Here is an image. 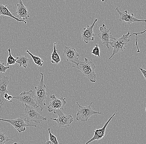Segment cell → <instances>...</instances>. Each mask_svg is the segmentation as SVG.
<instances>
[{
    "label": "cell",
    "instance_id": "4",
    "mask_svg": "<svg viewBox=\"0 0 146 144\" xmlns=\"http://www.w3.org/2000/svg\"><path fill=\"white\" fill-rule=\"evenodd\" d=\"M76 103L78 106L76 113V121H81L82 122H86L93 115L101 114L100 112L96 111L93 110L91 108V105L93 102H91L89 105H85L84 106L80 105L77 102H76Z\"/></svg>",
    "mask_w": 146,
    "mask_h": 144
},
{
    "label": "cell",
    "instance_id": "21",
    "mask_svg": "<svg viewBox=\"0 0 146 144\" xmlns=\"http://www.w3.org/2000/svg\"><path fill=\"white\" fill-rule=\"evenodd\" d=\"M8 50L9 53V56L8 57V58H7V66H9L10 65H14L16 63V59L12 56L11 54V49L10 48H9Z\"/></svg>",
    "mask_w": 146,
    "mask_h": 144
},
{
    "label": "cell",
    "instance_id": "3",
    "mask_svg": "<svg viewBox=\"0 0 146 144\" xmlns=\"http://www.w3.org/2000/svg\"><path fill=\"white\" fill-rule=\"evenodd\" d=\"M130 31H129L127 34H124L123 36L119 38H115L112 37L110 41L109 44L113 48V54L109 58V60H111V58L115 54L121 52H124L126 48L128 42L130 41L128 39L130 35Z\"/></svg>",
    "mask_w": 146,
    "mask_h": 144
},
{
    "label": "cell",
    "instance_id": "2",
    "mask_svg": "<svg viewBox=\"0 0 146 144\" xmlns=\"http://www.w3.org/2000/svg\"><path fill=\"white\" fill-rule=\"evenodd\" d=\"M41 79L38 82V86L35 87V97H36V108H40L41 111L45 108L46 104V100L47 99L48 92L46 91V86L44 81V75L40 73Z\"/></svg>",
    "mask_w": 146,
    "mask_h": 144
},
{
    "label": "cell",
    "instance_id": "28",
    "mask_svg": "<svg viewBox=\"0 0 146 144\" xmlns=\"http://www.w3.org/2000/svg\"><path fill=\"white\" fill-rule=\"evenodd\" d=\"M13 99V96H12L11 95H9L8 96V98H7V100L8 101L10 102H13L12 100Z\"/></svg>",
    "mask_w": 146,
    "mask_h": 144
},
{
    "label": "cell",
    "instance_id": "31",
    "mask_svg": "<svg viewBox=\"0 0 146 144\" xmlns=\"http://www.w3.org/2000/svg\"><path fill=\"white\" fill-rule=\"evenodd\" d=\"M13 144H21L19 143H13Z\"/></svg>",
    "mask_w": 146,
    "mask_h": 144
},
{
    "label": "cell",
    "instance_id": "30",
    "mask_svg": "<svg viewBox=\"0 0 146 144\" xmlns=\"http://www.w3.org/2000/svg\"><path fill=\"white\" fill-rule=\"evenodd\" d=\"M9 94H8V93H5L4 95V98L5 99L7 100V98H8V96H9Z\"/></svg>",
    "mask_w": 146,
    "mask_h": 144
},
{
    "label": "cell",
    "instance_id": "14",
    "mask_svg": "<svg viewBox=\"0 0 146 144\" xmlns=\"http://www.w3.org/2000/svg\"><path fill=\"white\" fill-rule=\"evenodd\" d=\"M10 83L9 78L8 76H3L0 79V108H2L6 100L4 99L5 93H9L7 87Z\"/></svg>",
    "mask_w": 146,
    "mask_h": 144
},
{
    "label": "cell",
    "instance_id": "26",
    "mask_svg": "<svg viewBox=\"0 0 146 144\" xmlns=\"http://www.w3.org/2000/svg\"><path fill=\"white\" fill-rule=\"evenodd\" d=\"M4 63H2L0 62V72L1 73H5L6 70L9 69V66H4Z\"/></svg>",
    "mask_w": 146,
    "mask_h": 144
},
{
    "label": "cell",
    "instance_id": "32",
    "mask_svg": "<svg viewBox=\"0 0 146 144\" xmlns=\"http://www.w3.org/2000/svg\"><path fill=\"white\" fill-rule=\"evenodd\" d=\"M100 1H102V2H104L105 0H100Z\"/></svg>",
    "mask_w": 146,
    "mask_h": 144
},
{
    "label": "cell",
    "instance_id": "15",
    "mask_svg": "<svg viewBox=\"0 0 146 144\" xmlns=\"http://www.w3.org/2000/svg\"><path fill=\"white\" fill-rule=\"evenodd\" d=\"M115 115V113H114L112 116L108 119V121L106 122L104 127L101 129H96L94 131V135L93 137L91 138L90 140H88L87 142L85 144H88L91 143V142L95 140H101L105 136V133H106V129L108 125V124L110 122L112 118Z\"/></svg>",
    "mask_w": 146,
    "mask_h": 144
},
{
    "label": "cell",
    "instance_id": "24",
    "mask_svg": "<svg viewBox=\"0 0 146 144\" xmlns=\"http://www.w3.org/2000/svg\"><path fill=\"white\" fill-rule=\"evenodd\" d=\"M91 54L94 55L95 57H100V48L98 44H96L93 50L91 51Z\"/></svg>",
    "mask_w": 146,
    "mask_h": 144
},
{
    "label": "cell",
    "instance_id": "27",
    "mask_svg": "<svg viewBox=\"0 0 146 144\" xmlns=\"http://www.w3.org/2000/svg\"><path fill=\"white\" fill-rule=\"evenodd\" d=\"M139 69L141 70V73L143 74V76L146 80V70L141 68H139Z\"/></svg>",
    "mask_w": 146,
    "mask_h": 144
},
{
    "label": "cell",
    "instance_id": "7",
    "mask_svg": "<svg viewBox=\"0 0 146 144\" xmlns=\"http://www.w3.org/2000/svg\"><path fill=\"white\" fill-rule=\"evenodd\" d=\"M55 114L58 115L57 118H51V120L56 121L57 125L61 127H67L70 126L73 122V117L71 115H66L64 114L62 110H56L54 111Z\"/></svg>",
    "mask_w": 146,
    "mask_h": 144
},
{
    "label": "cell",
    "instance_id": "20",
    "mask_svg": "<svg viewBox=\"0 0 146 144\" xmlns=\"http://www.w3.org/2000/svg\"><path fill=\"white\" fill-rule=\"evenodd\" d=\"M26 52L28 53L30 55V56H31L35 63L36 65H37L38 66H42L43 65V60H42V58L39 57L37 56H35L33 55L28 50H26Z\"/></svg>",
    "mask_w": 146,
    "mask_h": 144
},
{
    "label": "cell",
    "instance_id": "22",
    "mask_svg": "<svg viewBox=\"0 0 146 144\" xmlns=\"http://www.w3.org/2000/svg\"><path fill=\"white\" fill-rule=\"evenodd\" d=\"M9 141H13V140L10 139L5 135V133H2L0 130V144H5L6 142Z\"/></svg>",
    "mask_w": 146,
    "mask_h": 144
},
{
    "label": "cell",
    "instance_id": "23",
    "mask_svg": "<svg viewBox=\"0 0 146 144\" xmlns=\"http://www.w3.org/2000/svg\"><path fill=\"white\" fill-rule=\"evenodd\" d=\"M48 131H49V140H50L51 142H52V143L54 144H59V143H58L57 138L53 134H52L51 133L50 128H48Z\"/></svg>",
    "mask_w": 146,
    "mask_h": 144
},
{
    "label": "cell",
    "instance_id": "8",
    "mask_svg": "<svg viewBox=\"0 0 146 144\" xmlns=\"http://www.w3.org/2000/svg\"><path fill=\"white\" fill-rule=\"evenodd\" d=\"M50 104L48 107L49 112H52L56 110H63L64 105L67 103L66 101V98L63 96L61 98H58L55 95H52L50 96Z\"/></svg>",
    "mask_w": 146,
    "mask_h": 144
},
{
    "label": "cell",
    "instance_id": "10",
    "mask_svg": "<svg viewBox=\"0 0 146 144\" xmlns=\"http://www.w3.org/2000/svg\"><path fill=\"white\" fill-rule=\"evenodd\" d=\"M115 10L117 11L119 15V21L127 23L128 25H129L130 24L133 23L139 22H146V20H141L137 19L134 16L133 13H130L127 10L122 12L119 11L118 8H116Z\"/></svg>",
    "mask_w": 146,
    "mask_h": 144
},
{
    "label": "cell",
    "instance_id": "12",
    "mask_svg": "<svg viewBox=\"0 0 146 144\" xmlns=\"http://www.w3.org/2000/svg\"><path fill=\"white\" fill-rule=\"evenodd\" d=\"M62 56L66 60L75 63L76 65L79 60L78 57H80L79 54L74 48L67 47L66 46L64 47Z\"/></svg>",
    "mask_w": 146,
    "mask_h": 144
},
{
    "label": "cell",
    "instance_id": "5",
    "mask_svg": "<svg viewBox=\"0 0 146 144\" xmlns=\"http://www.w3.org/2000/svg\"><path fill=\"white\" fill-rule=\"evenodd\" d=\"M36 107L32 105L25 104V121L29 123L30 122H34L40 124L43 121L47 120L46 117L42 116L36 110Z\"/></svg>",
    "mask_w": 146,
    "mask_h": 144
},
{
    "label": "cell",
    "instance_id": "9",
    "mask_svg": "<svg viewBox=\"0 0 146 144\" xmlns=\"http://www.w3.org/2000/svg\"><path fill=\"white\" fill-rule=\"evenodd\" d=\"M0 121L8 122L13 125L19 133L24 132L26 130V127L27 126H34L36 127V125L33 124H29L25 123V117H19L13 120H6L1 119Z\"/></svg>",
    "mask_w": 146,
    "mask_h": 144
},
{
    "label": "cell",
    "instance_id": "11",
    "mask_svg": "<svg viewBox=\"0 0 146 144\" xmlns=\"http://www.w3.org/2000/svg\"><path fill=\"white\" fill-rule=\"evenodd\" d=\"M98 20V19H96L91 26L87 25L86 27L82 29L81 32L82 40L86 44L91 41H94V40L95 34L94 33V27Z\"/></svg>",
    "mask_w": 146,
    "mask_h": 144
},
{
    "label": "cell",
    "instance_id": "18",
    "mask_svg": "<svg viewBox=\"0 0 146 144\" xmlns=\"http://www.w3.org/2000/svg\"><path fill=\"white\" fill-rule=\"evenodd\" d=\"M56 43L54 44L53 51L51 55V62L53 64H58L60 63L61 61V58L57 52L56 49Z\"/></svg>",
    "mask_w": 146,
    "mask_h": 144
},
{
    "label": "cell",
    "instance_id": "19",
    "mask_svg": "<svg viewBox=\"0 0 146 144\" xmlns=\"http://www.w3.org/2000/svg\"><path fill=\"white\" fill-rule=\"evenodd\" d=\"M16 63L19 64L20 67L26 68L28 66L29 59L25 56H21L16 58Z\"/></svg>",
    "mask_w": 146,
    "mask_h": 144
},
{
    "label": "cell",
    "instance_id": "33",
    "mask_svg": "<svg viewBox=\"0 0 146 144\" xmlns=\"http://www.w3.org/2000/svg\"><path fill=\"white\" fill-rule=\"evenodd\" d=\"M145 111H146V109H145Z\"/></svg>",
    "mask_w": 146,
    "mask_h": 144
},
{
    "label": "cell",
    "instance_id": "29",
    "mask_svg": "<svg viewBox=\"0 0 146 144\" xmlns=\"http://www.w3.org/2000/svg\"><path fill=\"white\" fill-rule=\"evenodd\" d=\"M45 144H54L52 143V142H51L50 140H47L46 141L45 143Z\"/></svg>",
    "mask_w": 146,
    "mask_h": 144
},
{
    "label": "cell",
    "instance_id": "1",
    "mask_svg": "<svg viewBox=\"0 0 146 144\" xmlns=\"http://www.w3.org/2000/svg\"><path fill=\"white\" fill-rule=\"evenodd\" d=\"M76 66L72 65L73 67L81 70L84 76L86 77L91 82H96V75L95 72L96 66L94 63L85 58L84 61L78 60Z\"/></svg>",
    "mask_w": 146,
    "mask_h": 144
},
{
    "label": "cell",
    "instance_id": "17",
    "mask_svg": "<svg viewBox=\"0 0 146 144\" xmlns=\"http://www.w3.org/2000/svg\"><path fill=\"white\" fill-rule=\"evenodd\" d=\"M7 7V5H4L2 4H0V16L3 15V16H8V17H10V18L14 19L15 20H16L19 22H22L24 23L25 24H27V22L25 21H24V20H20V19L17 18V17H15L11 13V12L9 11Z\"/></svg>",
    "mask_w": 146,
    "mask_h": 144
},
{
    "label": "cell",
    "instance_id": "13",
    "mask_svg": "<svg viewBox=\"0 0 146 144\" xmlns=\"http://www.w3.org/2000/svg\"><path fill=\"white\" fill-rule=\"evenodd\" d=\"M110 27L109 29H108L104 24H103L101 27H100V32L98 34V36L102 41V44L104 45L108 48H109V43L110 39L113 37L110 32Z\"/></svg>",
    "mask_w": 146,
    "mask_h": 144
},
{
    "label": "cell",
    "instance_id": "16",
    "mask_svg": "<svg viewBox=\"0 0 146 144\" xmlns=\"http://www.w3.org/2000/svg\"><path fill=\"white\" fill-rule=\"evenodd\" d=\"M17 18L20 20H24L30 17V13L27 7L23 3L22 0H19V3L17 5Z\"/></svg>",
    "mask_w": 146,
    "mask_h": 144
},
{
    "label": "cell",
    "instance_id": "25",
    "mask_svg": "<svg viewBox=\"0 0 146 144\" xmlns=\"http://www.w3.org/2000/svg\"><path fill=\"white\" fill-rule=\"evenodd\" d=\"M146 32V29L145 30V31H143L141 32H139V33H133L132 34L130 35H129V37H131L132 35H135L136 36V46L137 49V53H139L140 52V50H139V48L138 46V44H137V35H138L139 34H142L144 33L145 32Z\"/></svg>",
    "mask_w": 146,
    "mask_h": 144
},
{
    "label": "cell",
    "instance_id": "6",
    "mask_svg": "<svg viewBox=\"0 0 146 144\" xmlns=\"http://www.w3.org/2000/svg\"><path fill=\"white\" fill-rule=\"evenodd\" d=\"M13 98L17 99L23 104H29L36 108L35 92L32 90L28 91L23 92L18 96L13 97Z\"/></svg>",
    "mask_w": 146,
    "mask_h": 144
}]
</instances>
